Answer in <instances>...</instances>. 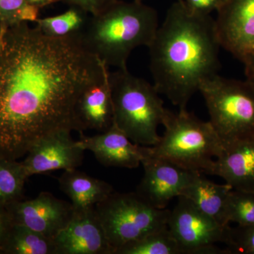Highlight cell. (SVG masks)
Masks as SVG:
<instances>
[{
    "label": "cell",
    "instance_id": "4dcf8cb0",
    "mask_svg": "<svg viewBox=\"0 0 254 254\" xmlns=\"http://www.w3.org/2000/svg\"><path fill=\"white\" fill-rule=\"evenodd\" d=\"M137 1H143V0H137Z\"/></svg>",
    "mask_w": 254,
    "mask_h": 254
},
{
    "label": "cell",
    "instance_id": "ffe728a7",
    "mask_svg": "<svg viewBox=\"0 0 254 254\" xmlns=\"http://www.w3.org/2000/svg\"><path fill=\"white\" fill-rule=\"evenodd\" d=\"M90 16L91 15L81 8L70 6L69 9L61 14L38 18L36 26L50 38H72L81 34Z\"/></svg>",
    "mask_w": 254,
    "mask_h": 254
},
{
    "label": "cell",
    "instance_id": "277c9868",
    "mask_svg": "<svg viewBox=\"0 0 254 254\" xmlns=\"http://www.w3.org/2000/svg\"><path fill=\"white\" fill-rule=\"evenodd\" d=\"M114 124L132 142L153 146L160 140L167 109L154 85L120 68L109 73Z\"/></svg>",
    "mask_w": 254,
    "mask_h": 254
},
{
    "label": "cell",
    "instance_id": "484cf974",
    "mask_svg": "<svg viewBox=\"0 0 254 254\" xmlns=\"http://www.w3.org/2000/svg\"><path fill=\"white\" fill-rule=\"evenodd\" d=\"M191 12L200 15H210L218 11L226 0H180Z\"/></svg>",
    "mask_w": 254,
    "mask_h": 254
},
{
    "label": "cell",
    "instance_id": "52a82bcc",
    "mask_svg": "<svg viewBox=\"0 0 254 254\" xmlns=\"http://www.w3.org/2000/svg\"><path fill=\"white\" fill-rule=\"evenodd\" d=\"M95 209L113 254L124 245L168 227L170 212L154 208L136 192L114 191Z\"/></svg>",
    "mask_w": 254,
    "mask_h": 254
},
{
    "label": "cell",
    "instance_id": "83f0119b",
    "mask_svg": "<svg viewBox=\"0 0 254 254\" xmlns=\"http://www.w3.org/2000/svg\"><path fill=\"white\" fill-rule=\"evenodd\" d=\"M12 223L6 206H0V247Z\"/></svg>",
    "mask_w": 254,
    "mask_h": 254
},
{
    "label": "cell",
    "instance_id": "7402d4cb",
    "mask_svg": "<svg viewBox=\"0 0 254 254\" xmlns=\"http://www.w3.org/2000/svg\"><path fill=\"white\" fill-rule=\"evenodd\" d=\"M114 254H182L168 227L120 247Z\"/></svg>",
    "mask_w": 254,
    "mask_h": 254
},
{
    "label": "cell",
    "instance_id": "9a60e30c",
    "mask_svg": "<svg viewBox=\"0 0 254 254\" xmlns=\"http://www.w3.org/2000/svg\"><path fill=\"white\" fill-rule=\"evenodd\" d=\"M210 175L221 177L233 190L254 191V135L222 143Z\"/></svg>",
    "mask_w": 254,
    "mask_h": 254
},
{
    "label": "cell",
    "instance_id": "9c48e42d",
    "mask_svg": "<svg viewBox=\"0 0 254 254\" xmlns=\"http://www.w3.org/2000/svg\"><path fill=\"white\" fill-rule=\"evenodd\" d=\"M144 174L136 193L155 208L165 209L198 174L150 154L141 162Z\"/></svg>",
    "mask_w": 254,
    "mask_h": 254
},
{
    "label": "cell",
    "instance_id": "7a4b0ae2",
    "mask_svg": "<svg viewBox=\"0 0 254 254\" xmlns=\"http://www.w3.org/2000/svg\"><path fill=\"white\" fill-rule=\"evenodd\" d=\"M148 48L153 85L180 110L187 109L202 81L218 74L215 20L191 12L180 0L169 8Z\"/></svg>",
    "mask_w": 254,
    "mask_h": 254
},
{
    "label": "cell",
    "instance_id": "44dd1931",
    "mask_svg": "<svg viewBox=\"0 0 254 254\" xmlns=\"http://www.w3.org/2000/svg\"><path fill=\"white\" fill-rule=\"evenodd\" d=\"M28 179L21 162L0 155V206L23 199Z\"/></svg>",
    "mask_w": 254,
    "mask_h": 254
},
{
    "label": "cell",
    "instance_id": "7c38bea8",
    "mask_svg": "<svg viewBox=\"0 0 254 254\" xmlns=\"http://www.w3.org/2000/svg\"><path fill=\"white\" fill-rule=\"evenodd\" d=\"M70 130L48 135L30 148L21 162L28 178L55 170L77 169L84 158V151L73 140Z\"/></svg>",
    "mask_w": 254,
    "mask_h": 254
},
{
    "label": "cell",
    "instance_id": "d4e9b609",
    "mask_svg": "<svg viewBox=\"0 0 254 254\" xmlns=\"http://www.w3.org/2000/svg\"><path fill=\"white\" fill-rule=\"evenodd\" d=\"M227 245L231 254H254V225L230 227Z\"/></svg>",
    "mask_w": 254,
    "mask_h": 254
},
{
    "label": "cell",
    "instance_id": "5b68a950",
    "mask_svg": "<svg viewBox=\"0 0 254 254\" xmlns=\"http://www.w3.org/2000/svg\"><path fill=\"white\" fill-rule=\"evenodd\" d=\"M163 136L150 146V153L182 168L210 175L222 149V141L210 121L204 122L187 109L167 110Z\"/></svg>",
    "mask_w": 254,
    "mask_h": 254
},
{
    "label": "cell",
    "instance_id": "8992f818",
    "mask_svg": "<svg viewBox=\"0 0 254 254\" xmlns=\"http://www.w3.org/2000/svg\"><path fill=\"white\" fill-rule=\"evenodd\" d=\"M198 91L222 143L254 135V87L247 80L216 74L202 81Z\"/></svg>",
    "mask_w": 254,
    "mask_h": 254
},
{
    "label": "cell",
    "instance_id": "e0dca14e",
    "mask_svg": "<svg viewBox=\"0 0 254 254\" xmlns=\"http://www.w3.org/2000/svg\"><path fill=\"white\" fill-rule=\"evenodd\" d=\"M230 185H218L198 174L181 195L190 200L200 210L214 219L222 226H229L227 221L226 208L230 191Z\"/></svg>",
    "mask_w": 254,
    "mask_h": 254
},
{
    "label": "cell",
    "instance_id": "8fae6325",
    "mask_svg": "<svg viewBox=\"0 0 254 254\" xmlns=\"http://www.w3.org/2000/svg\"><path fill=\"white\" fill-rule=\"evenodd\" d=\"M217 12L221 48L245 64L254 55V0H226Z\"/></svg>",
    "mask_w": 254,
    "mask_h": 254
},
{
    "label": "cell",
    "instance_id": "ba28073f",
    "mask_svg": "<svg viewBox=\"0 0 254 254\" xmlns=\"http://www.w3.org/2000/svg\"><path fill=\"white\" fill-rule=\"evenodd\" d=\"M170 210L168 227L177 241L182 254H227L230 251L215 246L228 243L230 227L220 225L183 195Z\"/></svg>",
    "mask_w": 254,
    "mask_h": 254
},
{
    "label": "cell",
    "instance_id": "d6986e66",
    "mask_svg": "<svg viewBox=\"0 0 254 254\" xmlns=\"http://www.w3.org/2000/svg\"><path fill=\"white\" fill-rule=\"evenodd\" d=\"M0 254H55V242L28 227L12 223L0 247Z\"/></svg>",
    "mask_w": 254,
    "mask_h": 254
},
{
    "label": "cell",
    "instance_id": "6da1fadb",
    "mask_svg": "<svg viewBox=\"0 0 254 254\" xmlns=\"http://www.w3.org/2000/svg\"><path fill=\"white\" fill-rule=\"evenodd\" d=\"M108 66L77 36L50 38L21 23L0 35V155L18 160L48 135L82 133L75 106Z\"/></svg>",
    "mask_w": 254,
    "mask_h": 254
},
{
    "label": "cell",
    "instance_id": "5bb4252c",
    "mask_svg": "<svg viewBox=\"0 0 254 254\" xmlns=\"http://www.w3.org/2000/svg\"><path fill=\"white\" fill-rule=\"evenodd\" d=\"M76 144L89 150L102 165L127 169L138 168L150 154V146L132 142L115 124L107 131L94 136L80 133Z\"/></svg>",
    "mask_w": 254,
    "mask_h": 254
},
{
    "label": "cell",
    "instance_id": "f1b7e54d",
    "mask_svg": "<svg viewBox=\"0 0 254 254\" xmlns=\"http://www.w3.org/2000/svg\"><path fill=\"white\" fill-rule=\"evenodd\" d=\"M247 80L254 87V55L245 64Z\"/></svg>",
    "mask_w": 254,
    "mask_h": 254
},
{
    "label": "cell",
    "instance_id": "3957f363",
    "mask_svg": "<svg viewBox=\"0 0 254 254\" xmlns=\"http://www.w3.org/2000/svg\"><path fill=\"white\" fill-rule=\"evenodd\" d=\"M159 27L158 14L141 1L115 0L99 13L91 15L78 38L83 47L106 66L127 68L135 48L148 47Z\"/></svg>",
    "mask_w": 254,
    "mask_h": 254
},
{
    "label": "cell",
    "instance_id": "4fadbf2b",
    "mask_svg": "<svg viewBox=\"0 0 254 254\" xmlns=\"http://www.w3.org/2000/svg\"><path fill=\"white\" fill-rule=\"evenodd\" d=\"M55 254H113L95 207L75 209L54 238Z\"/></svg>",
    "mask_w": 254,
    "mask_h": 254
},
{
    "label": "cell",
    "instance_id": "f546056e",
    "mask_svg": "<svg viewBox=\"0 0 254 254\" xmlns=\"http://www.w3.org/2000/svg\"><path fill=\"white\" fill-rule=\"evenodd\" d=\"M28 4L36 6L37 7L41 8L46 7L50 5L58 2V0H26Z\"/></svg>",
    "mask_w": 254,
    "mask_h": 254
},
{
    "label": "cell",
    "instance_id": "30bf717a",
    "mask_svg": "<svg viewBox=\"0 0 254 254\" xmlns=\"http://www.w3.org/2000/svg\"><path fill=\"white\" fill-rule=\"evenodd\" d=\"M13 223L23 225L54 240L72 217L71 203L43 191L31 200H18L5 205Z\"/></svg>",
    "mask_w": 254,
    "mask_h": 254
},
{
    "label": "cell",
    "instance_id": "ac0fdd59",
    "mask_svg": "<svg viewBox=\"0 0 254 254\" xmlns=\"http://www.w3.org/2000/svg\"><path fill=\"white\" fill-rule=\"evenodd\" d=\"M58 181L60 190L70 198L75 209L93 208L115 191L108 182L76 169L65 170Z\"/></svg>",
    "mask_w": 254,
    "mask_h": 254
},
{
    "label": "cell",
    "instance_id": "cb8c5ba5",
    "mask_svg": "<svg viewBox=\"0 0 254 254\" xmlns=\"http://www.w3.org/2000/svg\"><path fill=\"white\" fill-rule=\"evenodd\" d=\"M229 224L238 226L254 225V191L232 190L229 195L226 208Z\"/></svg>",
    "mask_w": 254,
    "mask_h": 254
},
{
    "label": "cell",
    "instance_id": "603a6c76",
    "mask_svg": "<svg viewBox=\"0 0 254 254\" xmlns=\"http://www.w3.org/2000/svg\"><path fill=\"white\" fill-rule=\"evenodd\" d=\"M40 9L26 0H0V35L15 25L36 23Z\"/></svg>",
    "mask_w": 254,
    "mask_h": 254
},
{
    "label": "cell",
    "instance_id": "4316f807",
    "mask_svg": "<svg viewBox=\"0 0 254 254\" xmlns=\"http://www.w3.org/2000/svg\"><path fill=\"white\" fill-rule=\"evenodd\" d=\"M115 0H58L69 6H78L90 15H95L109 6Z\"/></svg>",
    "mask_w": 254,
    "mask_h": 254
},
{
    "label": "cell",
    "instance_id": "2e32d148",
    "mask_svg": "<svg viewBox=\"0 0 254 254\" xmlns=\"http://www.w3.org/2000/svg\"><path fill=\"white\" fill-rule=\"evenodd\" d=\"M109 73L108 71L102 81L88 87L78 97L75 115L82 133L87 129L100 133L113 126L114 110Z\"/></svg>",
    "mask_w": 254,
    "mask_h": 254
}]
</instances>
